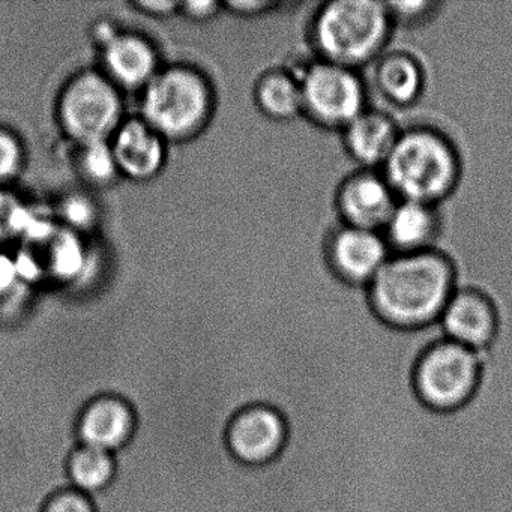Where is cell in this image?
<instances>
[{
  "mask_svg": "<svg viewBox=\"0 0 512 512\" xmlns=\"http://www.w3.org/2000/svg\"><path fill=\"white\" fill-rule=\"evenodd\" d=\"M458 287L457 263L439 247L391 254L364 290L365 307L386 328L422 331L439 323Z\"/></svg>",
  "mask_w": 512,
  "mask_h": 512,
  "instance_id": "obj_1",
  "label": "cell"
},
{
  "mask_svg": "<svg viewBox=\"0 0 512 512\" xmlns=\"http://www.w3.org/2000/svg\"><path fill=\"white\" fill-rule=\"evenodd\" d=\"M380 172L400 200L442 206L463 179V157L445 131L430 124L401 128Z\"/></svg>",
  "mask_w": 512,
  "mask_h": 512,
  "instance_id": "obj_2",
  "label": "cell"
},
{
  "mask_svg": "<svg viewBox=\"0 0 512 512\" xmlns=\"http://www.w3.org/2000/svg\"><path fill=\"white\" fill-rule=\"evenodd\" d=\"M394 29L386 2L331 0L314 11L307 38L317 59L359 71L388 50Z\"/></svg>",
  "mask_w": 512,
  "mask_h": 512,
  "instance_id": "obj_3",
  "label": "cell"
},
{
  "mask_svg": "<svg viewBox=\"0 0 512 512\" xmlns=\"http://www.w3.org/2000/svg\"><path fill=\"white\" fill-rule=\"evenodd\" d=\"M140 118L167 143H184L205 133L217 110V92L208 74L191 65L158 71L142 91Z\"/></svg>",
  "mask_w": 512,
  "mask_h": 512,
  "instance_id": "obj_4",
  "label": "cell"
},
{
  "mask_svg": "<svg viewBox=\"0 0 512 512\" xmlns=\"http://www.w3.org/2000/svg\"><path fill=\"white\" fill-rule=\"evenodd\" d=\"M301 82L302 116L323 130L341 131L368 107L361 73L316 56L287 65Z\"/></svg>",
  "mask_w": 512,
  "mask_h": 512,
  "instance_id": "obj_5",
  "label": "cell"
},
{
  "mask_svg": "<svg viewBox=\"0 0 512 512\" xmlns=\"http://www.w3.org/2000/svg\"><path fill=\"white\" fill-rule=\"evenodd\" d=\"M58 122L77 146L110 142L124 124L121 91L103 73L77 74L58 98Z\"/></svg>",
  "mask_w": 512,
  "mask_h": 512,
  "instance_id": "obj_6",
  "label": "cell"
},
{
  "mask_svg": "<svg viewBox=\"0 0 512 512\" xmlns=\"http://www.w3.org/2000/svg\"><path fill=\"white\" fill-rule=\"evenodd\" d=\"M479 373L478 352L442 338L422 353L416 365V392L430 409L452 412L473 397Z\"/></svg>",
  "mask_w": 512,
  "mask_h": 512,
  "instance_id": "obj_7",
  "label": "cell"
},
{
  "mask_svg": "<svg viewBox=\"0 0 512 512\" xmlns=\"http://www.w3.org/2000/svg\"><path fill=\"white\" fill-rule=\"evenodd\" d=\"M391 250L382 232L337 224L323 239V259L332 277L344 286L367 289Z\"/></svg>",
  "mask_w": 512,
  "mask_h": 512,
  "instance_id": "obj_8",
  "label": "cell"
},
{
  "mask_svg": "<svg viewBox=\"0 0 512 512\" xmlns=\"http://www.w3.org/2000/svg\"><path fill=\"white\" fill-rule=\"evenodd\" d=\"M437 325L446 340L482 352L494 343L499 334V304L485 289L460 286L446 304Z\"/></svg>",
  "mask_w": 512,
  "mask_h": 512,
  "instance_id": "obj_9",
  "label": "cell"
},
{
  "mask_svg": "<svg viewBox=\"0 0 512 512\" xmlns=\"http://www.w3.org/2000/svg\"><path fill=\"white\" fill-rule=\"evenodd\" d=\"M398 200L380 170L358 169L338 184L334 206L341 224L382 232Z\"/></svg>",
  "mask_w": 512,
  "mask_h": 512,
  "instance_id": "obj_10",
  "label": "cell"
},
{
  "mask_svg": "<svg viewBox=\"0 0 512 512\" xmlns=\"http://www.w3.org/2000/svg\"><path fill=\"white\" fill-rule=\"evenodd\" d=\"M139 430L136 407L124 395L100 394L80 410L76 422L79 445L119 454L130 446Z\"/></svg>",
  "mask_w": 512,
  "mask_h": 512,
  "instance_id": "obj_11",
  "label": "cell"
},
{
  "mask_svg": "<svg viewBox=\"0 0 512 512\" xmlns=\"http://www.w3.org/2000/svg\"><path fill=\"white\" fill-rule=\"evenodd\" d=\"M287 439V425L280 412L268 406L242 410L230 422L227 445L236 460L263 466L278 457Z\"/></svg>",
  "mask_w": 512,
  "mask_h": 512,
  "instance_id": "obj_12",
  "label": "cell"
},
{
  "mask_svg": "<svg viewBox=\"0 0 512 512\" xmlns=\"http://www.w3.org/2000/svg\"><path fill=\"white\" fill-rule=\"evenodd\" d=\"M103 74L119 91L142 92L161 70L154 44L142 35L116 32L101 46Z\"/></svg>",
  "mask_w": 512,
  "mask_h": 512,
  "instance_id": "obj_13",
  "label": "cell"
},
{
  "mask_svg": "<svg viewBox=\"0 0 512 512\" xmlns=\"http://www.w3.org/2000/svg\"><path fill=\"white\" fill-rule=\"evenodd\" d=\"M110 145L119 173L131 181H152L166 166L167 142L142 118L125 119Z\"/></svg>",
  "mask_w": 512,
  "mask_h": 512,
  "instance_id": "obj_14",
  "label": "cell"
},
{
  "mask_svg": "<svg viewBox=\"0 0 512 512\" xmlns=\"http://www.w3.org/2000/svg\"><path fill=\"white\" fill-rule=\"evenodd\" d=\"M401 127L386 110L368 106L341 133L344 151L358 169L380 170L400 136Z\"/></svg>",
  "mask_w": 512,
  "mask_h": 512,
  "instance_id": "obj_15",
  "label": "cell"
},
{
  "mask_svg": "<svg viewBox=\"0 0 512 512\" xmlns=\"http://www.w3.org/2000/svg\"><path fill=\"white\" fill-rule=\"evenodd\" d=\"M442 232L443 215L439 205L398 200L382 235L392 254H409L437 248Z\"/></svg>",
  "mask_w": 512,
  "mask_h": 512,
  "instance_id": "obj_16",
  "label": "cell"
},
{
  "mask_svg": "<svg viewBox=\"0 0 512 512\" xmlns=\"http://www.w3.org/2000/svg\"><path fill=\"white\" fill-rule=\"evenodd\" d=\"M373 88L395 109H409L424 97L427 71L418 56L407 50H386L373 65Z\"/></svg>",
  "mask_w": 512,
  "mask_h": 512,
  "instance_id": "obj_17",
  "label": "cell"
},
{
  "mask_svg": "<svg viewBox=\"0 0 512 512\" xmlns=\"http://www.w3.org/2000/svg\"><path fill=\"white\" fill-rule=\"evenodd\" d=\"M257 110L269 121L292 122L302 116V91L292 68L274 67L263 71L253 85Z\"/></svg>",
  "mask_w": 512,
  "mask_h": 512,
  "instance_id": "obj_18",
  "label": "cell"
},
{
  "mask_svg": "<svg viewBox=\"0 0 512 512\" xmlns=\"http://www.w3.org/2000/svg\"><path fill=\"white\" fill-rule=\"evenodd\" d=\"M116 454L91 446L77 445L67 460L68 484L74 490L97 497L106 493L118 478Z\"/></svg>",
  "mask_w": 512,
  "mask_h": 512,
  "instance_id": "obj_19",
  "label": "cell"
},
{
  "mask_svg": "<svg viewBox=\"0 0 512 512\" xmlns=\"http://www.w3.org/2000/svg\"><path fill=\"white\" fill-rule=\"evenodd\" d=\"M77 166L83 179L95 187H107L121 176L110 142L92 143L79 146Z\"/></svg>",
  "mask_w": 512,
  "mask_h": 512,
  "instance_id": "obj_20",
  "label": "cell"
},
{
  "mask_svg": "<svg viewBox=\"0 0 512 512\" xmlns=\"http://www.w3.org/2000/svg\"><path fill=\"white\" fill-rule=\"evenodd\" d=\"M445 5L436 0H419V2H386L389 17L394 28H421L433 22Z\"/></svg>",
  "mask_w": 512,
  "mask_h": 512,
  "instance_id": "obj_21",
  "label": "cell"
},
{
  "mask_svg": "<svg viewBox=\"0 0 512 512\" xmlns=\"http://www.w3.org/2000/svg\"><path fill=\"white\" fill-rule=\"evenodd\" d=\"M25 146L7 128H0V187L14 181L25 169Z\"/></svg>",
  "mask_w": 512,
  "mask_h": 512,
  "instance_id": "obj_22",
  "label": "cell"
},
{
  "mask_svg": "<svg viewBox=\"0 0 512 512\" xmlns=\"http://www.w3.org/2000/svg\"><path fill=\"white\" fill-rule=\"evenodd\" d=\"M83 263L85 259L82 256V247L73 233L62 236L55 242L52 250V269L56 274L61 275V278L65 280L73 278L71 275L76 274Z\"/></svg>",
  "mask_w": 512,
  "mask_h": 512,
  "instance_id": "obj_23",
  "label": "cell"
},
{
  "mask_svg": "<svg viewBox=\"0 0 512 512\" xmlns=\"http://www.w3.org/2000/svg\"><path fill=\"white\" fill-rule=\"evenodd\" d=\"M41 512H98L94 497L86 496L71 487L53 493L44 503Z\"/></svg>",
  "mask_w": 512,
  "mask_h": 512,
  "instance_id": "obj_24",
  "label": "cell"
},
{
  "mask_svg": "<svg viewBox=\"0 0 512 512\" xmlns=\"http://www.w3.org/2000/svg\"><path fill=\"white\" fill-rule=\"evenodd\" d=\"M31 215L20 208L19 203L14 202L10 196L0 187V238H5L13 233L23 232V226Z\"/></svg>",
  "mask_w": 512,
  "mask_h": 512,
  "instance_id": "obj_25",
  "label": "cell"
},
{
  "mask_svg": "<svg viewBox=\"0 0 512 512\" xmlns=\"http://www.w3.org/2000/svg\"><path fill=\"white\" fill-rule=\"evenodd\" d=\"M62 215L67 221L70 230L88 229L95 220V208L88 199L83 197H70L62 205Z\"/></svg>",
  "mask_w": 512,
  "mask_h": 512,
  "instance_id": "obj_26",
  "label": "cell"
},
{
  "mask_svg": "<svg viewBox=\"0 0 512 512\" xmlns=\"http://www.w3.org/2000/svg\"><path fill=\"white\" fill-rule=\"evenodd\" d=\"M281 7H283L281 2H272V0H229V2H223V11H229L233 16L244 17V19H257V17L274 13Z\"/></svg>",
  "mask_w": 512,
  "mask_h": 512,
  "instance_id": "obj_27",
  "label": "cell"
},
{
  "mask_svg": "<svg viewBox=\"0 0 512 512\" xmlns=\"http://www.w3.org/2000/svg\"><path fill=\"white\" fill-rule=\"evenodd\" d=\"M223 13V2H181L179 14L194 23H205Z\"/></svg>",
  "mask_w": 512,
  "mask_h": 512,
  "instance_id": "obj_28",
  "label": "cell"
},
{
  "mask_svg": "<svg viewBox=\"0 0 512 512\" xmlns=\"http://www.w3.org/2000/svg\"><path fill=\"white\" fill-rule=\"evenodd\" d=\"M134 8L139 10L145 16L155 17V19H167L173 14H179V5L181 2L173 0H139L134 2Z\"/></svg>",
  "mask_w": 512,
  "mask_h": 512,
  "instance_id": "obj_29",
  "label": "cell"
},
{
  "mask_svg": "<svg viewBox=\"0 0 512 512\" xmlns=\"http://www.w3.org/2000/svg\"><path fill=\"white\" fill-rule=\"evenodd\" d=\"M17 278H19V272H17L16 260L0 256V296L10 292V287H13Z\"/></svg>",
  "mask_w": 512,
  "mask_h": 512,
  "instance_id": "obj_30",
  "label": "cell"
}]
</instances>
